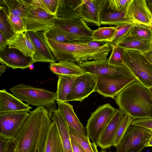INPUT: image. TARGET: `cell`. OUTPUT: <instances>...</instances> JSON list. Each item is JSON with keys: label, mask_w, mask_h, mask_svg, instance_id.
<instances>
[{"label": "cell", "mask_w": 152, "mask_h": 152, "mask_svg": "<svg viewBox=\"0 0 152 152\" xmlns=\"http://www.w3.org/2000/svg\"><path fill=\"white\" fill-rule=\"evenodd\" d=\"M29 111L0 113V137L14 140L26 121Z\"/></svg>", "instance_id": "10"}, {"label": "cell", "mask_w": 152, "mask_h": 152, "mask_svg": "<svg viewBox=\"0 0 152 152\" xmlns=\"http://www.w3.org/2000/svg\"><path fill=\"white\" fill-rule=\"evenodd\" d=\"M136 81L134 77L115 78L98 75L96 91L104 97L114 99L126 87Z\"/></svg>", "instance_id": "13"}, {"label": "cell", "mask_w": 152, "mask_h": 152, "mask_svg": "<svg viewBox=\"0 0 152 152\" xmlns=\"http://www.w3.org/2000/svg\"><path fill=\"white\" fill-rule=\"evenodd\" d=\"M0 62L13 69H24L35 62L32 57L26 56L17 49L9 48L8 45L0 50Z\"/></svg>", "instance_id": "14"}, {"label": "cell", "mask_w": 152, "mask_h": 152, "mask_svg": "<svg viewBox=\"0 0 152 152\" xmlns=\"http://www.w3.org/2000/svg\"><path fill=\"white\" fill-rule=\"evenodd\" d=\"M51 120L44 108L30 111L13 140L17 152H44Z\"/></svg>", "instance_id": "1"}, {"label": "cell", "mask_w": 152, "mask_h": 152, "mask_svg": "<svg viewBox=\"0 0 152 152\" xmlns=\"http://www.w3.org/2000/svg\"><path fill=\"white\" fill-rule=\"evenodd\" d=\"M44 152H64L58 130L53 122L50 128Z\"/></svg>", "instance_id": "28"}, {"label": "cell", "mask_w": 152, "mask_h": 152, "mask_svg": "<svg viewBox=\"0 0 152 152\" xmlns=\"http://www.w3.org/2000/svg\"><path fill=\"white\" fill-rule=\"evenodd\" d=\"M97 80V75L89 72H84L77 76L66 102L72 101L82 102L93 92L96 91Z\"/></svg>", "instance_id": "12"}, {"label": "cell", "mask_w": 152, "mask_h": 152, "mask_svg": "<svg viewBox=\"0 0 152 152\" xmlns=\"http://www.w3.org/2000/svg\"><path fill=\"white\" fill-rule=\"evenodd\" d=\"M118 109L107 103L99 106L91 113L86 129L93 142L96 144L102 132Z\"/></svg>", "instance_id": "8"}, {"label": "cell", "mask_w": 152, "mask_h": 152, "mask_svg": "<svg viewBox=\"0 0 152 152\" xmlns=\"http://www.w3.org/2000/svg\"><path fill=\"white\" fill-rule=\"evenodd\" d=\"M115 45L125 49L138 50L146 54L151 51L152 42L129 35Z\"/></svg>", "instance_id": "26"}, {"label": "cell", "mask_w": 152, "mask_h": 152, "mask_svg": "<svg viewBox=\"0 0 152 152\" xmlns=\"http://www.w3.org/2000/svg\"><path fill=\"white\" fill-rule=\"evenodd\" d=\"M6 68V65L1 64L0 65V76H1L2 74L4 72Z\"/></svg>", "instance_id": "45"}, {"label": "cell", "mask_w": 152, "mask_h": 152, "mask_svg": "<svg viewBox=\"0 0 152 152\" xmlns=\"http://www.w3.org/2000/svg\"><path fill=\"white\" fill-rule=\"evenodd\" d=\"M107 0H85L81 7L80 18L86 23L98 27L101 25V13Z\"/></svg>", "instance_id": "17"}, {"label": "cell", "mask_w": 152, "mask_h": 152, "mask_svg": "<svg viewBox=\"0 0 152 152\" xmlns=\"http://www.w3.org/2000/svg\"><path fill=\"white\" fill-rule=\"evenodd\" d=\"M132 0H107V4L110 9L117 12L127 10Z\"/></svg>", "instance_id": "40"}, {"label": "cell", "mask_w": 152, "mask_h": 152, "mask_svg": "<svg viewBox=\"0 0 152 152\" xmlns=\"http://www.w3.org/2000/svg\"><path fill=\"white\" fill-rule=\"evenodd\" d=\"M148 6L152 15V0H146Z\"/></svg>", "instance_id": "47"}, {"label": "cell", "mask_w": 152, "mask_h": 152, "mask_svg": "<svg viewBox=\"0 0 152 152\" xmlns=\"http://www.w3.org/2000/svg\"><path fill=\"white\" fill-rule=\"evenodd\" d=\"M71 142L73 152H85L81 145L77 142L72 139Z\"/></svg>", "instance_id": "42"}, {"label": "cell", "mask_w": 152, "mask_h": 152, "mask_svg": "<svg viewBox=\"0 0 152 152\" xmlns=\"http://www.w3.org/2000/svg\"><path fill=\"white\" fill-rule=\"evenodd\" d=\"M114 100L124 115L136 119L152 118V94L148 88L137 81L126 87Z\"/></svg>", "instance_id": "2"}, {"label": "cell", "mask_w": 152, "mask_h": 152, "mask_svg": "<svg viewBox=\"0 0 152 152\" xmlns=\"http://www.w3.org/2000/svg\"><path fill=\"white\" fill-rule=\"evenodd\" d=\"M50 71L57 75L77 76L84 72L77 64L72 61H59L51 63L49 66Z\"/></svg>", "instance_id": "25"}, {"label": "cell", "mask_w": 152, "mask_h": 152, "mask_svg": "<svg viewBox=\"0 0 152 152\" xmlns=\"http://www.w3.org/2000/svg\"><path fill=\"white\" fill-rule=\"evenodd\" d=\"M57 16L39 7H32L22 18L26 31H46L54 25Z\"/></svg>", "instance_id": "11"}, {"label": "cell", "mask_w": 152, "mask_h": 152, "mask_svg": "<svg viewBox=\"0 0 152 152\" xmlns=\"http://www.w3.org/2000/svg\"><path fill=\"white\" fill-rule=\"evenodd\" d=\"M29 2L32 7H39L49 14L56 15L58 0H29Z\"/></svg>", "instance_id": "34"}, {"label": "cell", "mask_w": 152, "mask_h": 152, "mask_svg": "<svg viewBox=\"0 0 152 152\" xmlns=\"http://www.w3.org/2000/svg\"><path fill=\"white\" fill-rule=\"evenodd\" d=\"M110 47L112 51L108 58L109 63L117 66L124 64L123 56L125 49L118 45H113Z\"/></svg>", "instance_id": "38"}, {"label": "cell", "mask_w": 152, "mask_h": 152, "mask_svg": "<svg viewBox=\"0 0 152 152\" xmlns=\"http://www.w3.org/2000/svg\"><path fill=\"white\" fill-rule=\"evenodd\" d=\"M134 24L133 23H131L116 26L115 31L108 42L110 46L116 45L130 35L131 31Z\"/></svg>", "instance_id": "33"}, {"label": "cell", "mask_w": 152, "mask_h": 152, "mask_svg": "<svg viewBox=\"0 0 152 152\" xmlns=\"http://www.w3.org/2000/svg\"><path fill=\"white\" fill-rule=\"evenodd\" d=\"M44 36L46 39L58 42L73 43L65 32L54 25L49 29L44 31Z\"/></svg>", "instance_id": "35"}, {"label": "cell", "mask_w": 152, "mask_h": 152, "mask_svg": "<svg viewBox=\"0 0 152 152\" xmlns=\"http://www.w3.org/2000/svg\"><path fill=\"white\" fill-rule=\"evenodd\" d=\"M77 64L84 72L97 76L115 78L135 77L125 65L117 66L110 64L108 59L88 61Z\"/></svg>", "instance_id": "7"}, {"label": "cell", "mask_w": 152, "mask_h": 152, "mask_svg": "<svg viewBox=\"0 0 152 152\" xmlns=\"http://www.w3.org/2000/svg\"><path fill=\"white\" fill-rule=\"evenodd\" d=\"M12 94L28 105L45 109L48 112L56 108V92L21 83L10 88Z\"/></svg>", "instance_id": "4"}, {"label": "cell", "mask_w": 152, "mask_h": 152, "mask_svg": "<svg viewBox=\"0 0 152 152\" xmlns=\"http://www.w3.org/2000/svg\"><path fill=\"white\" fill-rule=\"evenodd\" d=\"M34 46L35 53L33 58L35 62H56L44 36V31H26Z\"/></svg>", "instance_id": "15"}, {"label": "cell", "mask_w": 152, "mask_h": 152, "mask_svg": "<svg viewBox=\"0 0 152 152\" xmlns=\"http://www.w3.org/2000/svg\"><path fill=\"white\" fill-rule=\"evenodd\" d=\"M106 43L104 42L93 41L88 43V44L89 45L92 47H99L103 46Z\"/></svg>", "instance_id": "44"}, {"label": "cell", "mask_w": 152, "mask_h": 152, "mask_svg": "<svg viewBox=\"0 0 152 152\" xmlns=\"http://www.w3.org/2000/svg\"><path fill=\"white\" fill-rule=\"evenodd\" d=\"M107 2V1L101 12V25L116 26L133 23L127 13V10L121 12L114 11L108 8Z\"/></svg>", "instance_id": "22"}, {"label": "cell", "mask_w": 152, "mask_h": 152, "mask_svg": "<svg viewBox=\"0 0 152 152\" xmlns=\"http://www.w3.org/2000/svg\"><path fill=\"white\" fill-rule=\"evenodd\" d=\"M130 35L152 42V28L134 23L131 31Z\"/></svg>", "instance_id": "37"}, {"label": "cell", "mask_w": 152, "mask_h": 152, "mask_svg": "<svg viewBox=\"0 0 152 152\" xmlns=\"http://www.w3.org/2000/svg\"><path fill=\"white\" fill-rule=\"evenodd\" d=\"M69 132L71 139L78 143L85 152H98L96 145L91 142L88 136L84 137L70 127H69Z\"/></svg>", "instance_id": "32"}, {"label": "cell", "mask_w": 152, "mask_h": 152, "mask_svg": "<svg viewBox=\"0 0 152 152\" xmlns=\"http://www.w3.org/2000/svg\"><path fill=\"white\" fill-rule=\"evenodd\" d=\"M135 119L128 115H125L122 117L114 138L113 146L116 148L120 144L132 122Z\"/></svg>", "instance_id": "31"}, {"label": "cell", "mask_w": 152, "mask_h": 152, "mask_svg": "<svg viewBox=\"0 0 152 152\" xmlns=\"http://www.w3.org/2000/svg\"><path fill=\"white\" fill-rule=\"evenodd\" d=\"M58 108L63 115L69 127H70L83 137L88 136L85 128L81 123L75 114L73 106L67 102L56 101Z\"/></svg>", "instance_id": "21"}, {"label": "cell", "mask_w": 152, "mask_h": 152, "mask_svg": "<svg viewBox=\"0 0 152 152\" xmlns=\"http://www.w3.org/2000/svg\"><path fill=\"white\" fill-rule=\"evenodd\" d=\"M51 120L56 125L61 139L64 152H73L69 127L63 115L56 108L48 113Z\"/></svg>", "instance_id": "19"}, {"label": "cell", "mask_w": 152, "mask_h": 152, "mask_svg": "<svg viewBox=\"0 0 152 152\" xmlns=\"http://www.w3.org/2000/svg\"><path fill=\"white\" fill-rule=\"evenodd\" d=\"M8 45V41L0 31V50L3 49Z\"/></svg>", "instance_id": "43"}, {"label": "cell", "mask_w": 152, "mask_h": 152, "mask_svg": "<svg viewBox=\"0 0 152 152\" xmlns=\"http://www.w3.org/2000/svg\"><path fill=\"white\" fill-rule=\"evenodd\" d=\"M100 152H107L106 151L103 150H102L100 151Z\"/></svg>", "instance_id": "51"}, {"label": "cell", "mask_w": 152, "mask_h": 152, "mask_svg": "<svg viewBox=\"0 0 152 152\" xmlns=\"http://www.w3.org/2000/svg\"><path fill=\"white\" fill-rule=\"evenodd\" d=\"M9 22L14 32L17 34L26 31V26L22 17L14 15L9 10Z\"/></svg>", "instance_id": "39"}, {"label": "cell", "mask_w": 152, "mask_h": 152, "mask_svg": "<svg viewBox=\"0 0 152 152\" xmlns=\"http://www.w3.org/2000/svg\"><path fill=\"white\" fill-rule=\"evenodd\" d=\"M146 55L149 60L152 63V47L151 51Z\"/></svg>", "instance_id": "48"}, {"label": "cell", "mask_w": 152, "mask_h": 152, "mask_svg": "<svg viewBox=\"0 0 152 152\" xmlns=\"http://www.w3.org/2000/svg\"><path fill=\"white\" fill-rule=\"evenodd\" d=\"M2 3L14 15L22 18L29 12L31 7L29 0H3Z\"/></svg>", "instance_id": "29"}, {"label": "cell", "mask_w": 152, "mask_h": 152, "mask_svg": "<svg viewBox=\"0 0 152 152\" xmlns=\"http://www.w3.org/2000/svg\"><path fill=\"white\" fill-rule=\"evenodd\" d=\"M54 25L61 29L73 42L88 43L94 41V30L80 18H68L57 17Z\"/></svg>", "instance_id": "6"}, {"label": "cell", "mask_w": 152, "mask_h": 152, "mask_svg": "<svg viewBox=\"0 0 152 152\" xmlns=\"http://www.w3.org/2000/svg\"><path fill=\"white\" fill-rule=\"evenodd\" d=\"M116 26L99 27L94 30L92 35L94 41L107 42L114 35Z\"/></svg>", "instance_id": "36"}, {"label": "cell", "mask_w": 152, "mask_h": 152, "mask_svg": "<svg viewBox=\"0 0 152 152\" xmlns=\"http://www.w3.org/2000/svg\"><path fill=\"white\" fill-rule=\"evenodd\" d=\"M15 149V146L13 141V142L6 152H14Z\"/></svg>", "instance_id": "46"}, {"label": "cell", "mask_w": 152, "mask_h": 152, "mask_svg": "<svg viewBox=\"0 0 152 152\" xmlns=\"http://www.w3.org/2000/svg\"><path fill=\"white\" fill-rule=\"evenodd\" d=\"M85 0H58L56 15L68 18H80L81 7Z\"/></svg>", "instance_id": "23"}, {"label": "cell", "mask_w": 152, "mask_h": 152, "mask_svg": "<svg viewBox=\"0 0 152 152\" xmlns=\"http://www.w3.org/2000/svg\"><path fill=\"white\" fill-rule=\"evenodd\" d=\"M123 62L137 81L148 88L152 87V63L145 54L125 49Z\"/></svg>", "instance_id": "5"}, {"label": "cell", "mask_w": 152, "mask_h": 152, "mask_svg": "<svg viewBox=\"0 0 152 152\" xmlns=\"http://www.w3.org/2000/svg\"><path fill=\"white\" fill-rule=\"evenodd\" d=\"M152 147V133L146 146V147Z\"/></svg>", "instance_id": "49"}, {"label": "cell", "mask_w": 152, "mask_h": 152, "mask_svg": "<svg viewBox=\"0 0 152 152\" xmlns=\"http://www.w3.org/2000/svg\"><path fill=\"white\" fill-rule=\"evenodd\" d=\"M132 124L145 128L152 130V118L136 119L132 122Z\"/></svg>", "instance_id": "41"}, {"label": "cell", "mask_w": 152, "mask_h": 152, "mask_svg": "<svg viewBox=\"0 0 152 152\" xmlns=\"http://www.w3.org/2000/svg\"><path fill=\"white\" fill-rule=\"evenodd\" d=\"M152 133L151 130L131 124L116 152H141L146 147Z\"/></svg>", "instance_id": "9"}, {"label": "cell", "mask_w": 152, "mask_h": 152, "mask_svg": "<svg viewBox=\"0 0 152 152\" xmlns=\"http://www.w3.org/2000/svg\"><path fill=\"white\" fill-rule=\"evenodd\" d=\"M126 10L133 23L152 28V15L146 0H132Z\"/></svg>", "instance_id": "16"}, {"label": "cell", "mask_w": 152, "mask_h": 152, "mask_svg": "<svg viewBox=\"0 0 152 152\" xmlns=\"http://www.w3.org/2000/svg\"><path fill=\"white\" fill-rule=\"evenodd\" d=\"M32 107L8 92L5 89L0 90V113L28 110Z\"/></svg>", "instance_id": "20"}, {"label": "cell", "mask_w": 152, "mask_h": 152, "mask_svg": "<svg viewBox=\"0 0 152 152\" xmlns=\"http://www.w3.org/2000/svg\"><path fill=\"white\" fill-rule=\"evenodd\" d=\"M17 152L16 150V149H15V152Z\"/></svg>", "instance_id": "52"}, {"label": "cell", "mask_w": 152, "mask_h": 152, "mask_svg": "<svg viewBox=\"0 0 152 152\" xmlns=\"http://www.w3.org/2000/svg\"><path fill=\"white\" fill-rule=\"evenodd\" d=\"M123 112L118 109L102 132L96 145L102 150L113 146V142L120 120L124 115Z\"/></svg>", "instance_id": "18"}, {"label": "cell", "mask_w": 152, "mask_h": 152, "mask_svg": "<svg viewBox=\"0 0 152 152\" xmlns=\"http://www.w3.org/2000/svg\"><path fill=\"white\" fill-rule=\"evenodd\" d=\"M77 76H58L56 101L66 102L70 93L74 82Z\"/></svg>", "instance_id": "27"}, {"label": "cell", "mask_w": 152, "mask_h": 152, "mask_svg": "<svg viewBox=\"0 0 152 152\" xmlns=\"http://www.w3.org/2000/svg\"><path fill=\"white\" fill-rule=\"evenodd\" d=\"M8 46L9 48L18 50L26 56L33 58L35 53L34 46L26 31L16 34L8 42Z\"/></svg>", "instance_id": "24"}, {"label": "cell", "mask_w": 152, "mask_h": 152, "mask_svg": "<svg viewBox=\"0 0 152 152\" xmlns=\"http://www.w3.org/2000/svg\"><path fill=\"white\" fill-rule=\"evenodd\" d=\"M150 91L152 94V87L149 88Z\"/></svg>", "instance_id": "50"}, {"label": "cell", "mask_w": 152, "mask_h": 152, "mask_svg": "<svg viewBox=\"0 0 152 152\" xmlns=\"http://www.w3.org/2000/svg\"><path fill=\"white\" fill-rule=\"evenodd\" d=\"M8 9L7 7L0 5V31L8 42L13 39L16 34L13 31L9 22Z\"/></svg>", "instance_id": "30"}, {"label": "cell", "mask_w": 152, "mask_h": 152, "mask_svg": "<svg viewBox=\"0 0 152 152\" xmlns=\"http://www.w3.org/2000/svg\"><path fill=\"white\" fill-rule=\"evenodd\" d=\"M46 42L56 61L80 63L91 60H106L111 51L109 42L99 47L88 43L58 42L46 39Z\"/></svg>", "instance_id": "3"}]
</instances>
